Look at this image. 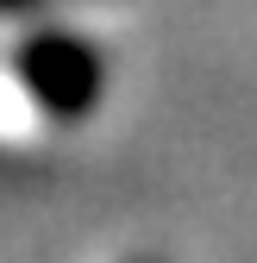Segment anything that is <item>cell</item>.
<instances>
[{"mask_svg": "<svg viewBox=\"0 0 257 263\" xmlns=\"http://www.w3.org/2000/svg\"><path fill=\"white\" fill-rule=\"evenodd\" d=\"M101 57H94L88 38L63 25H44V31H25L0 50V132H25V125H76L94 101H101Z\"/></svg>", "mask_w": 257, "mask_h": 263, "instance_id": "6da1fadb", "label": "cell"}, {"mask_svg": "<svg viewBox=\"0 0 257 263\" xmlns=\"http://www.w3.org/2000/svg\"><path fill=\"white\" fill-rule=\"evenodd\" d=\"M138 263H151V257H138Z\"/></svg>", "mask_w": 257, "mask_h": 263, "instance_id": "7a4b0ae2", "label": "cell"}]
</instances>
